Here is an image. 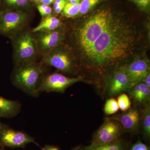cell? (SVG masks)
I'll return each mask as SVG.
<instances>
[{
    "mask_svg": "<svg viewBox=\"0 0 150 150\" xmlns=\"http://www.w3.org/2000/svg\"><path fill=\"white\" fill-rule=\"evenodd\" d=\"M145 23L118 11L94 42L79 70L85 67L102 74L144 56L147 35Z\"/></svg>",
    "mask_w": 150,
    "mask_h": 150,
    "instance_id": "cell-1",
    "label": "cell"
},
{
    "mask_svg": "<svg viewBox=\"0 0 150 150\" xmlns=\"http://www.w3.org/2000/svg\"><path fill=\"white\" fill-rule=\"evenodd\" d=\"M118 12L107 5L83 16L63 21L66 29L64 43L72 52L79 69L94 42Z\"/></svg>",
    "mask_w": 150,
    "mask_h": 150,
    "instance_id": "cell-2",
    "label": "cell"
},
{
    "mask_svg": "<svg viewBox=\"0 0 150 150\" xmlns=\"http://www.w3.org/2000/svg\"><path fill=\"white\" fill-rule=\"evenodd\" d=\"M47 66L38 62L14 65L11 75V81L15 86L33 97L39 95L41 79L47 73Z\"/></svg>",
    "mask_w": 150,
    "mask_h": 150,
    "instance_id": "cell-3",
    "label": "cell"
},
{
    "mask_svg": "<svg viewBox=\"0 0 150 150\" xmlns=\"http://www.w3.org/2000/svg\"><path fill=\"white\" fill-rule=\"evenodd\" d=\"M14 65L30 64L40 59L34 33L29 27L11 39Z\"/></svg>",
    "mask_w": 150,
    "mask_h": 150,
    "instance_id": "cell-4",
    "label": "cell"
},
{
    "mask_svg": "<svg viewBox=\"0 0 150 150\" xmlns=\"http://www.w3.org/2000/svg\"><path fill=\"white\" fill-rule=\"evenodd\" d=\"M33 11L0 8V35L12 39L29 27Z\"/></svg>",
    "mask_w": 150,
    "mask_h": 150,
    "instance_id": "cell-5",
    "label": "cell"
},
{
    "mask_svg": "<svg viewBox=\"0 0 150 150\" xmlns=\"http://www.w3.org/2000/svg\"><path fill=\"white\" fill-rule=\"evenodd\" d=\"M39 62L47 67H54L66 74L76 75L79 71L74 54L64 43L41 56Z\"/></svg>",
    "mask_w": 150,
    "mask_h": 150,
    "instance_id": "cell-6",
    "label": "cell"
},
{
    "mask_svg": "<svg viewBox=\"0 0 150 150\" xmlns=\"http://www.w3.org/2000/svg\"><path fill=\"white\" fill-rule=\"evenodd\" d=\"M84 81V79L81 76L70 77L58 72L47 73L41 79L38 92L39 93L43 92L64 93L68 88L74 84Z\"/></svg>",
    "mask_w": 150,
    "mask_h": 150,
    "instance_id": "cell-7",
    "label": "cell"
},
{
    "mask_svg": "<svg viewBox=\"0 0 150 150\" xmlns=\"http://www.w3.org/2000/svg\"><path fill=\"white\" fill-rule=\"evenodd\" d=\"M40 146L35 138L24 131L12 129L7 125L0 124V146L10 148H24L29 144Z\"/></svg>",
    "mask_w": 150,
    "mask_h": 150,
    "instance_id": "cell-8",
    "label": "cell"
},
{
    "mask_svg": "<svg viewBox=\"0 0 150 150\" xmlns=\"http://www.w3.org/2000/svg\"><path fill=\"white\" fill-rule=\"evenodd\" d=\"M34 33L41 57L64 43L66 29L64 25L63 27L53 31H41Z\"/></svg>",
    "mask_w": 150,
    "mask_h": 150,
    "instance_id": "cell-9",
    "label": "cell"
},
{
    "mask_svg": "<svg viewBox=\"0 0 150 150\" xmlns=\"http://www.w3.org/2000/svg\"><path fill=\"white\" fill-rule=\"evenodd\" d=\"M122 129L118 121L107 118L95 133L91 144H104L116 142L119 140Z\"/></svg>",
    "mask_w": 150,
    "mask_h": 150,
    "instance_id": "cell-10",
    "label": "cell"
},
{
    "mask_svg": "<svg viewBox=\"0 0 150 150\" xmlns=\"http://www.w3.org/2000/svg\"><path fill=\"white\" fill-rule=\"evenodd\" d=\"M133 83L123 67L119 68L111 73L107 77L106 90L110 96L118 95L127 91Z\"/></svg>",
    "mask_w": 150,
    "mask_h": 150,
    "instance_id": "cell-11",
    "label": "cell"
},
{
    "mask_svg": "<svg viewBox=\"0 0 150 150\" xmlns=\"http://www.w3.org/2000/svg\"><path fill=\"white\" fill-rule=\"evenodd\" d=\"M133 84L142 82L150 73V63L145 55L138 57L123 67Z\"/></svg>",
    "mask_w": 150,
    "mask_h": 150,
    "instance_id": "cell-12",
    "label": "cell"
},
{
    "mask_svg": "<svg viewBox=\"0 0 150 150\" xmlns=\"http://www.w3.org/2000/svg\"><path fill=\"white\" fill-rule=\"evenodd\" d=\"M109 118L118 121L122 129L127 132H135L139 126L140 114L137 108H130L123 113Z\"/></svg>",
    "mask_w": 150,
    "mask_h": 150,
    "instance_id": "cell-13",
    "label": "cell"
},
{
    "mask_svg": "<svg viewBox=\"0 0 150 150\" xmlns=\"http://www.w3.org/2000/svg\"><path fill=\"white\" fill-rule=\"evenodd\" d=\"M21 104L17 100L6 99L0 96V118H12L20 112Z\"/></svg>",
    "mask_w": 150,
    "mask_h": 150,
    "instance_id": "cell-14",
    "label": "cell"
},
{
    "mask_svg": "<svg viewBox=\"0 0 150 150\" xmlns=\"http://www.w3.org/2000/svg\"><path fill=\"white\" fill-rule=\"evenodd\" d=\"M135 102L142 104L149 102L150 98V88L143 82L134 84L127 91Z\"/></svg>",
    "mask_w": 150,
    "mask_h": 150,
    "instance_id": "cell-15",
    "label": "cell"
},
{
    "mask_svg": "<svg viewBox=\"0 0 150 150\" xmlns=\"http://www.w3.org/2000/svg\"><path fill=\"white\" fill-rule=\"evenodd\" d=\"M63 20L52 14L48 16L41 18V21L36 27L31 28L33 33L41 31H53L64 26Z\"/></svg>",
    "mask_w": 150,
    "mask_h": 150,
    "instance_id": "cell-16",
    "label": "cell"
},
{
    "mask_svg": "<svg viewBox=\"0 0 150 150\" xmlns=\"http://www.w3.org/2000/svg\"><path fill=\"white\" fill-rule=\"evenodd\" d=\"M1 8L33 11L31 0H0Z\"/></svg>",
    "mask_w": 150,
    "mask_h": 150,
    "instance_id": "cell-17",
    "label": "cell"
},
{
    "mask_svg": "<svg viewBox=\"0 0 150 150\" xmlns=\"http://www.w3.org/2000/svg\"><path fill=\"white\" fill-rule=\"evenodd\" d=\"M79 150H125L124 145L119 140L110 144H91L79 148Z\"/></svg>",
    "mask_w": 150,
    "mask_h": 150,
    "instance_id": "cell-18",
    "label": "cell"
},
{
    "mask_svg": "<svg viewBox=\"0 0 150 150\" xmlns=\"http://www.w3.org/2000/svg\"><path fill=\"white\" fill-rule=\"evenodd\" d=\"M106 0H81L80 2L79 13L77 17L88 13L100 3Z\"/></svg>",
    "mask_w": 150,
    "mask_h": 150,
    "instance_id": "cell-19",
    "label": "cell"
},
{
    "mask_svg": "<svg viewBox=\"0 0 150 150\" xmlns=\"http://www.w3.org/2000/svg\"><path fill=\"white\" fill-rule=\"evenodd\" d=\"M80 3L73 5L67 2L60 14L67 19L76 18L79 13Z\"/></svg>",
    "mask_w": 150,
    "mask_h": 150,
    "instance_id": "cell-20",
    "label": "cell"
},
{
    "mask_svg": "<svg viewBox=\"0 0 150 150\" xmlns=\"http://www.w3.org/2000/svg\"><path fill=\"white\" fill-rule=\"evenodd\" d=\"M142 126L143 132L146 137L150 136V104L146 105L143 110L142 118Z\"/></svg>",
    "mask_w": 150,
    "mask_h": 150,
    "instance_id": "cell-21",
    "label": "cell"
},
{
    "mask_svg": "<svg viewBox=\"0 0 150 150\" xmlns=\"http://www.w3.org/2000/svg\"><path fill=\"white\" fill-rule=\"evenodd\" d=\"M119 109L117 100L113 98H111L106 100L103 110L106 115H110L116 113Z\"/></svg>",
    "mask_w": 150,
    "mask_h": 150,
    "instance_id": "cell-22",
    "label": "cell"
},
{
    "mask_svg": "<svg viewBox=\"0 0 150 150\" xmlns=\"http://www.w3.org/2000/svg\"><path fill=\"white\" fill-rule=\"evenodd\" d=\"M117 101L119 109L123 112H125L131 108V100L126 94H121L118 96Z\"/></svg>",
    "mask_w": 150,
    "mask_h": 150,
    "instance_id": "cell-23",
    "label": "cell"
},
{
    "mask_svg": "<svg viewBox=\"0 0 150 150\" xmlns=\"http://www.w3.org/2000/svg\"><path fill=\"white\" fill-rule=\"evenodd\" d=\"M67 3V0H55L52 4L53 14L57 16L60 14Z\"/></svg>",
    "mask_w": 150,
    "mask_h": 150,
    "instance_id": "cell-24",
    "label": "cell"
},
{
    "mask_svg": "<svg viewBox=\"0 0 150 150\" xmlns=\"http://www.w3.org/2000/svg\"><path fill=\"white\" fill-rule=\"evenodd\" d=\"M134 3L138 8L145 13H149L150 11V0H129Z\"/></svg>",
    "mask_w": 150,
    "mask_h": 150,
    "instance_id": "cell-25",
    "label": "cell"
},
{
    "mask_svg": "<svg viewBox=\"0 0 150 150\" xmlns=\"http://www.w3.org/2000/svg\"><path fill=\"white\" fill-rule=\"evenodd\" d=\"M35 7L40 13L42 18L53 14V9L51 6L41 4L37 5Z\"/></svg>",
    "mask_w": 150,
    "mask_h": 150,
    "instance_id": "cell-26",
    "label": "cell"
},
{
    "mask_svg": "<svg viewBox=\"0 0 150 150\" xmlns=\"http://www.w3.org/2000/svg\"><path fill=\"white\" fill-rule=\"evenodd\" d=\"M130 150H150V149L141 141H138L132 146Z\"/></svg>",
    "mask_w": 150,
    "mask_h": 150,
    "instance_id": "cell-27",
    "label": "cell"
},
{
    "mask_svg": "<svg viewBox=\"0 0 150 150\" xmlns=\"http://www.w3.org/2000/svg\"><path fill=\"white\" fill-rule=\"evenodd\" d=\"M54 1L55 0H31L32 4L35 7L37 5L41 4L51 6L53 4Z\"/></svg>",
    "mask_w": 150,
    "mask_h": 150,
    "instance_id": "cell-28",
    "label": "cell"
},
{
    "mask_svg": "<svg viewBox=\"0 0 150 150\" xmlns=\"http://www.w3.org/2000/svg\"><path fill=\"white\" fill-rule=\"evenodd\" d=\"M42 150H61V149L56 146L46 145L43 147H41Z\"/></svg>",
    "mask_w": 150,
    "mask_h": 150,
    "instance_id": "cell-29",
    "label": "cell"
},
{
    "mask_svg": "<svg viewBox=\"0 0 150 150\" xmlns=\"http://www.w3.org/2000/svg\"><path fill=\"white\" fill-rule=\"evenodd\" d=\"M143 83H144L149 88H150V74H148L146 76L144 80L143 81Z\"/></svg>",
    "mask_w": 150,
    "mask_h": 150,
    "instance_id": "cell-30",
    "label": "cell"
},
{
    "mask_svg": "<svg viewBox=\"0 0 150 150\" xmlns=\"http://www.w3.org/2000/svg\"><path fill=\"white\" fill-rule=\"evenodd\" d=\"M67 2L69 3L75 5L80 3L81 0H67Z\"/></svg>",
    "mask_w": 150,
    "mask_h": 150,
    "instance_id": "cell-31",
    "label": "cell"
},
{
    "mask_svg": "<svg viewBox=\"0 0 150 150\" xmlns=\"http://www.w3.org/2000/svg\"><path fill=\"white\" fill-rule=\"evenodd\" d=\"M0 150H5L4 147L1 146H0Z\"/></svg>",
    "mask_w": 150,
    "mask_h": 150,
    "instance_id": "cell-32",
    "label": "cell"
},
{
    "mask_svg": "<svg viewBox=\"0 0 150 150\" xmlns=\"http://www.w3.org/2000/svg\"><path fill=\"white\" fill-rule=\"evenodd\" d=\"M71 150H79V147H76L74 148V149H72Z\"/></svg>",
    "mask_w": 150,
    "mask_h": 150,
    "instance_id": "cell-33",
    "label": "cell"
},
{
    "mask_svg": "<svg viewBox=\"0 0 150 150\" xmlns=\"http://www.w3.org/2000/svg\"><path fill=\"white\" fill-rule=\"evenodd\" d=\"M0 8H1V4H0Z\"/></svg>",
    "mask_w": 150,
    "mask_h": 150,
    "instance_id": "cell-34",
    "label": "cell"
},
{
    "mask_svg": "<svg viewBox=\"0 0 150 150\" xmlns=\"http://www.w3.org/2000/svg\"><path fill=\"white\" fill-rule=\"evenodd\" d=\"M1 123H0V124H1Z\"/></svg>",
    "mask_w": 150,
    "mask_h": 150,
    "instance_id": "cell-35",
    "label": "cell"
}]
</instances>
